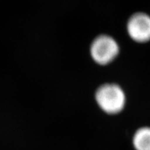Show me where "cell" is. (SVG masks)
Segmentation results:
<instances>
[{
	"mask_svg": "<svg viewBox=\"0 0 150 150\" xmlns=\"http://www.w3.org/2000/svg\"><path fill=\"white\" fill-rule=\"evenodd\" d=\"M95 99L99 107L110 115L120 112L126 104L125 92L115 83H105L98 88L95 93Z\"/></svg>",
	"mask_w": 150,
	"mask_h": 150,
	"instance_id": "6da1fadb",
	"label": "cell"
},
{
	"mask_svg": "<svg viewBox=\"0 0 150 150\" xmlns=\"http://www.w3.org/2000/svg\"><path fill=\"white\" fill-rule=\"evenodd\" d=\"M91 57L99 65H105L111 63L117 57L120 52L117 42L108 35H100L91 43Z\"/></svg>",
	"mask_w": 150,
	"mask_h": 150,
	"instance_id": "7a4b0ae2",
	"label": "cell"
},
{
	"mask_svg": "<svg viewBox=\"0 0 150 150\" xmlns=\"http://www.w3.org/2000/svg\"><path fill=\"white\" fill-rule=\"evenodd\" d=\"M127 32L133 40L144 43L150 40V16L138 12L132 15L127 22Z\"/></svg>",
	"mask_w": 150,
	"mask_h": 150,
	"instance_id": "3957f363",
	"label": "cell"
},
{
	"mask_svg": "<svg viewBox=\"0 0 150 150\" xmlns=\"http://www.w3.org/2000/svg\"><path fill=\"white\" fill-rule=\"evenodd\" d=\"M133 145L136 150H150V127H141L136 131Z\"/></svg>",
	"mask_w": 150,
	"mask_h": 150,
	"instance_id": "277c9868",
	"label": "cell"
}]
</instances>
